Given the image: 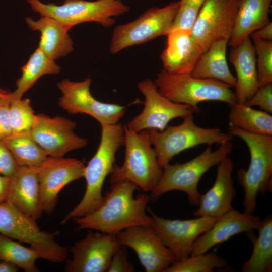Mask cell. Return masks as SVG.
<instances>
[{"label":"cell","mask_w":272,"mask_h":272,"mask_svg":"<svg viewBox=\"0 0 272 272\" xmlns=\"http://www.w3.org/2000/svg\"><path fill=\"white\" fill-rule=\"evenodd\" d=\"M139 188L133 183L120 181L111 185L101 205L91 213L73 219L77 230L91 229L116 235L120 231L135 226L152 227L153 219L146 212L150 200L146 193L133 196Z\"/></svg>","instance_id":"obj_1"},{"label":"cell","mask_w":272,"mask_h":272,"mask_svg":"<svg viewBox=\"0 0 272 272\" xmlns=\"http://www.w3.org/2000/svg\"><path fill=\"white\" fill-rule=\"evenodd\" d=\"M100 125L101 135L99 146L85 167L83 176L86 182L85 193L81 200L61 221L62 224L91 213L103 201L102 187L106 177L113 170L117 150L124 145V132L123 126L119 123Z\"/></svg>","instance_id":"obj_2"},{"label":"cell","mask_w":272,"mask_h":272,"mask_svg":"<svg viewBox=\"0 0 272 272\" xmlns=\"http://www.w3.org/2000/svg\"><path fill=\"white\" fill-rule=\"evenodd\" d=\"M229 132L242 140L248 147L250 161L247 170L240 168L237 181L244 191V212L252 214L260 194L272 189V136L251 133L229 126Z\"/></svg>","instance_id":"obj_3"},{"label":"cell","mask_w":272,"mask_h":272,"mask_svg":"<svg viewBox=\"0 0 272 272\" xmlns=\"http://www.w3.org/2000/svg\"><path fill=\"white\" fill-rule=\"evenodd\" d=\"M125 157L121 166L115 164L111 173V185L123 181L130 182L143 191H152L163 172L150 141L148 130L138 132L123 125Z\"/></svg>","instance_id":"obj_4"},{"label":"cell","mask_w":272,"mask_h":272,"mask_svg":"<svg viewBox=\"0 0 272 272\" xmlns=\"http://www.w3.org/2000/svg\"><path fill=\"white\" fill-rule=\"evenodd\" d=\"M233 147L231 141L221 144L215 151L209 146L199 155L185 163H169L164 166L159 182L151 191L150 200H156L168 192L179 190L187 194L191 205L198 206L200 195L198 190L200 179L211 168L228 157Z\"/></svg>","instance_id":"obj_5"},{"label":"cell","mask_w":272,"mask_h":272,"mask_svg":"<svg viewBox=\"0 0 272 272\" xmlns=\"http://www.w3.org/2000/svg\"><path fill=\"white\" fill-rule=\"evenodd\" d=\"M154 83L162 95L173 102L191 106L197 113L200 111L198 105L202 102H223L229 106L237 102L232 87L215 79L174 74L163 69Z\"/></svg>","instance_id":"obj_6"},{"label":"cell","mask_w":272,"mask_h":272,"mask_svg":"<svg viewBox=\"0 0 272 272\" xmlns=\"http://www.w3.org/2000/svg\"><path fill=\"white\" fill-rule=\"evenodd\" d=\"M176 126H168L162 131L148 129L149 137L156 152L157 160L163 168L181 152L200 145L221 144L230 141L233 136L218 127L206 128L198 126L193 114L183 118Z\"/></svg>","instance_id":"obj_7"},{"label":"cell","mask_w":272,"mask_h":272,"mask_svg":"<svg viewBox=\"0 0 272 272\" xmlns=\"http://www.w3.org/2000/svg\"><path fill=\"white\" fill-rule=\"evenodd\" d=\"M36 221L7 201L0 204V233L30 245L41 258L54 263L64 261L68 252L55 240L59 231H42Z\"/></svg>","instance_id":"obj_8"},{"label":"cell","mask_w":272,"mask_h":272,"mask_svg":"<svg viewBox=\"0 0 272 272\" xmlns=\"http://www.w3.org/2000/svg\"><path fill=\"white\" fill-rule=\"evenodd\" d=\"M33 11L59 21L70 29L80 23L94 22L104 27L115 23L114 17L123 15L129 8L121 0H65L61 5L27 0Z\"/></svg>","instance_id":"obj_9"},{"label":"cell","mask_w":272,"mask_h":272,"mask_svg":"<svg viewBox=\"0 0 272 272\" xmlns=\"http://www.w3.org/2000/svg\"><path fill=\"white\" fill-rule=\"evenodd\" d=\"M179 6V1L162 8L154 7L134 21L117 26L111 37L110 51L115 54L122 50L167 35L170 30Z\"/></svg>","instance_id":"obj_10"},{"label":"cell","mask_w":272,"mask_h":272,"mask_svg":"<svg viewBox=\"0 0 272 272\" xmlns=\"http://www.w3.org/2000/svg\"><path fill=\"white\" fill-rule=\"evenodd\" d=\"M138 87L145 97L144 108L126 124L134 132L148 129L161 131L172 119L197 113L191 106L173 102L162 95L154 82L150 79L142 80Z\"/></svg>","instance_id":"obj_11"},{"label":"cell","mask_w":272,"mask_h":272,"mask_svg":"<svg viewBox=\"0 0 272 272\" xmlns=\"http://www.w3.org/2000/svg\"><path fill=\"white\" fill-rule=\"evenodd\" d=\"M91 81V78H87L80 82L65 79L58 83V88L62 93L59 105L71 114H87L100 124L119 123L126 111V106L97 100L90 91Z\"/></svg>","instance_id":"obj_12"},{"label":"cell","mask_w":272,"mask_h":272,"mask_svg":"<svg viewBox=\"0 0 272 272\" xmlns=\"http://www.w3.org/2000/svg\"><path fill=\"white\" fill-rule=\"evenodd\" d=\"M76 124L66 117H50L43 114L36 115L29 133L48 156L62 157L70 151L82 148L88 144L86 139L74 131Z\"/></svg>","instance_id":"obj_13"},{"label":"cell","mask_w":272,"mask_h":272,"mask_svg":"<svg viewBox=\"0 0 272 272\" xmlns=\"http://www.w3.org/2000/svg\"><path fill=\"white\" fill-rule=\"evenodd\" d=\"M240 0H206L191 29L203 52L215 41L229 40Z\"/></svg>","instance_id":"obj_14"},{"label":"cell","mask_w":272,"mask_h":272,"mask_svg":"<svg viewBox=\"0 0 272 272\" xmlns=\"http://www.w3.org/2000/svg\"><path fill=\"white\" fill-rule=\"evenodd\" d=\"M149 211L154 221L152 228L173 253L177 261L190 255L196 239L208 230L218 218L199 216L187 220H170L158 217L152 211Z\"/></svg>","instance_id":"obj_15"},{"label":"cell","mask_w":272,"mask_h":272,"mask_svg":"<svg viewBox=\"0 0 272 272\" xmlns=\"http://www.w3.org/2000/svg\"><path fill=\"white\" fill-rule=\"evenodd\" d=\"M85 166L84 161L75 158L48 156L36 169L43 212L50 214L53 212L60 191L83 177Z\"/></svg>","instance_id":"obj_16"},{"label":"cell","mask_w":272,"mask_h":272,"mask_svg":"<svg viewBox=\"0 0 272 272\" xmlns=\"http://www.w3.org/2000/svg\"><path fill=\"white\" fill-rule=\"evenodd\" d=\"M116 237L121 246L134 251L147 272H165L177 261L151 227H130L118 232Z\"/></svg>","instance_id":"obj_17"},{"label":"cell","mask_w":272,"mask_h":272,"mask_svg":"<svg viewBox=\"0 0 272 272\" xmlns=\"http://www.w3.org/2000/svg\"><path fill=\"white\" fill-rule=\"evenodd\" d=\"M120 246L116 235L89 232L71 247L72 258L67 260L65 271H107L113 254Z\"/></svg>","instance_id":"obj_18"},{"label":"cell","mask_w":272,"mask_h":272,"mask_svg":"<svg viewBox=\"0 0 272 272\" xmlns=\"http://www.w3.org/2000/svg\"><path fill=\"white\" fill-rule=\"evenodd\" d=\"M261 222L260 217L253 214L241 213L232 208L219 217L213 226L196 239L190 256L207 253L235 235L257 230Z\"/></svg>","instance_id":"obj_19"},{"label":"cell","mask_w":272,"mask_h":272,"mask_svg":"<svg viewBox=\"0 0 272 272\" xmlns=\"http://www.w3.org/2000/svg\"><path fill=\"white\" fill-rule=\"evenodd\" d=\"M233 168V162L229 157L218 164L215 181L208 191L200 194L194 216L219 217L233 208L232 202L236 196L232 177Z\"/></svg>","instance_id":"obj_20"},{"label":"cell","mask_w":272,"mask_h":272,"mask_svg":"<svg viewBox=\"0 0 272 272\" xmlns=\"http://www.w3.org/2000/svg\"><path fill=\"white\" fill-rule=\"evenodd\" d=\"M166 36V46L161 54L164 69L174 74H191L203 53L191 30L177 29Z\"/></svg>","instance_id":"obj_21"},{"label":"cell","mask_w":272,"mask_h":272,"mask_svg":"<svg viewBox=\"0 0 272 272\" xmlns=\"http://www.w3.org/2000/svg\"><path fill=\"white\" fill-rule=\"evenodd\" d=\"M10 186L7 202L35 220L42 209L36 169L17 167L10 177Z\"/></svg>","instance_id":"obj_22"},{"label":"cell","mask_w":272,"mask_h":272,"mask_svg":"<svg viewBox=\"0 0 272 272\" xmlns=\"http://www.w3.org/2000/svg\"><path fill=\"white\" fill-rule=\"evenodd\" d=\"M229 60L236 73V101L245 103L259 88L255 48L250 37L232 47Z\"/></svg>","instance_id":"obj_23"},{"label":"cell","mask_w":272,"mask_h":272,"mask_svg":"<svg viewBox=\"0 0 272 272\" xmlns=\"http://www.w3.org/2000/svg\"><path fill=\"white\" fill-rule=\"evenodd\" d=\"M29 27L41 33L38 48L51 60L65 56L73 50V42L68 31L70 28L57 20L41 16L38 20L25 19Z\"/></svg>","instance_id":"obj_24"},{"label":"cell","mask_w":272,"mask_h":272,"mask_svg":"<svg viewBox=\"0 0 272 272\" xmlns=\"http://www.w3.org/2000/svg\"><path fill=\"white\" fill-rule=\"evenodd\" d=\"M272 0H240L234 25L228 44L232 47L240 43L256 30L269 22Z\"/></svg>","instance_id":"obj_25"},{"label":"cell","mask_w":272,"mask_h":272,"mask_svg":"<svg viewBox=\"0 0 272 272\" xmlns=\"http://www.w3.org/2000/svg\"><path fill=\"white\" fill-rule=\"evenodd\" d=\"M228 42L227 39L214 42L202 54L191 75L196 78L219 80L235 87L236 79L231 72L226 60Z\"/></svg>","instance_id":"obj_26"},{"label":"cell","mask_w":272,"mask_h":272,"mask_svg":"<svg viewBox=\"0 0 272 272\" xmlns=\"http://www.w3.org/2000/svg\"><path fill=\"white\" fill-rule=\"evenodd\" d=\"M257 237H250L253 250L249 258L241 266L243 272H271L272 271V217L261 220Z\"/></svg>","instance_id":"obj_27"},{"label":"cell","mask_w":272,"mask_h":272,"mask_svg":"<svg viewBox=\"0 0 272 272\" xmlns=\"http://www.w3.org/2000/svg\"><path fill=\"white\" fill-rule=\"evenodd\" d=\"M229 107V126L251 133L272 136V116L269 113L256 110L245 103L236 102Z\"/></svg>","instance_id":"obj_28"},{"label":"cell","mask_w":272,"mask_h":272,"mask_svg":"<svg viewBox=\"0 0 272 272\" xmlns=\"http://www.w3.org/2000/svg\"><path fill=\"white\" fill-rule=\"evenodd\" d=\"M21 70L22 75L16 81V89L12 92V99L22 98L23 94L31 88L41 77L45 75L58 74L60 67L38 47Z\"/></svg>","instance_id":"obj_29"},{"label":"cell","mask_w":272,"mask_h":272,"mask_svg":"<svg viewBox=\"0 0 272 272\" xmlns=\"http://www.w3.org/2000/svg\"><path fill=\"white\" fill-rule=\"evenodd\" d=\"M3 141L17 167L37 169L48 157L29 132L12 134Z\"/></svg>","instance_id":"obj_30"},{"label":"cell","mask_w":272,"mask_h":272,"mask_svg":"<svg viewBox=\"0 0 272 272\" xmlns=\"http://www.w3.org/2000/svg\"><path fill=\"white\" fill-rule=\"evenodd\" d=\"M39 258L41 255L36 250L0 233V260L10 262L26 272H38L36 261Z\"/></svg>","instance_id":"obj_31"},{"label":"cell","mask_w":272,"mask_h":272,"mask_svg":"<svg viewBox=\"0 0 272 272\" xmlns=\"http://www.w3.org/2000/svg\"><path fill=\"white\" fill-rule=\"evenodd\" d=\"M227 261L215 252L189 256L177 261L165 272H211L227 265Z\"/></svg>","instance_id":"obj_32"},{"label":"cell","mask_w":272,"mask_h":272,"mask_svg":"<svg viewBox=\"0 0 272 272\" xmlns=\"http://www.w3.org/2000/svg\"><path fill=\"white\" fill-rule=\"evenodd\" d=\"M12 134L29 132L36 114L28 98L12 99L9 105Z\"/></svg>","instance_id":"obj_33"},{"label":"cell","mask_w":272,"mask_h":272,"mask_svg":"<svg viewBox=\"0 0 272 272\" xmlns=\"http://www.w3.org/2000/svg\"><path fill=\"white\" fill-rule=\"evenodd\" d=\"M257 55L259 87L272 83V41L252 39Z\"/></svg>","instance_id":"obj_34"},{"label":"cell","mask_w":272,"mask_h":272,"mask_svg":"<svg viewBox=\"0 0 272 272\" xmlns=\"http://www.w3.org/2000/svg\"><path fill=\"white\" fill-rule=\"evenodd\" d=\"M205 1H179V8L169 33L177 29L191 30Z\"/></svg>","instance_id":"obj_35"},{"label":"cell","mask_w":272,"mask_h":272,"mask_svg":"<svg viewBox=\"0 0 272 272\" xmlns=\"http://www.w3.org/2000/svg\"><path fill=\"white\" fill-rule=\"evenodd\" d=\"M245 104L251 107L258 106L264 111L271 113L272 83L259 87Z\"/></svg>","instance_id":"obj_36"},{"label":"cell","mask_w":272,"mask_h":272,"mask_svg":"<svg viewBox=\"0 0 272 272\" xmlns=\"http://www.w3.org/2000/svg\"><path fill=\"white\" fill-rule=\"evenodd\" d=\"M121 246L113 254L107 270L108 272H132L134 268L128 261L127 255Z\"/></svg>","instance_id":"obj_37"},{"label":"cell","mask_w":272,"mask_h":272,"mask_svg":"<svg viewBox=\"0 0 272 272\" xmlns=\"http://www.w3.org/2000/svg\"><path fill=\"white\" fill-rule=\"evenodd\" d=\"M17 168L11 152L3 141L0 140V174L10 177Z\"/></svg>","instance_id":"obj_38"},{"label":"cell","mask_w":272,"mask_h":272,"mask_svg":"<svg viewBox=\"0 0 272 272\" xmlns=\"http://www.w3.org/2000/svg\"><path fill=\"white\" fill-rule=\"evenodd\" d=\"M9 105L0 106V140L3 141L12 133L9 113Z\"/></svg>","instance_id":"obj_39"},{"label":"cell","mask_w":272,"mask_h":272,"mask_svg":"<svg viewBox=\"0 0 272 272\" xmlns=\"http://www.w3.org/2000/svg\"><path fill=\"white\" fill-rule=\"evenodd\" d=\"M252 39L272 40V23L269 22L264 26L253 32L251 35Z\"/></svg>","instance_id":"obj_40"},{"label":"cell","mask_w":272,"mask_h":272,"mask_svg":"<svg viewBox=\"0 0 272 272\" xmlns=\"http://www.w3.org/2000/svg\"><path fill=\"white\" fill-rule=\"evenodd\" d=\"M10 186V177L0 174V204L7 201Z\"/></svg>","instance_id":"obj_41"},{"label":"cell","mask_w":272,"mask_h":272,"mask_svg":"<svg viewBox=\"0 0 272 272\" xmlns=\"http://www.w3.org/2000/svg\"><path fill=\"white\" fill-rule=\"evenodd\" d=\"M19 268L14 264L3 260H0V272H17Z\"/></svg>","instance_id":"obj_42"},{"label":"cell","mask_w":272,"mask_h":272,"mask_svg":"<svg viewBox=\"0 0 272 272\" xmlns=\"http://www.w3.org/2000/svg\"><path fill=\"white\" fill-rule=\"evenodd\" d=\"M12 92L5 90L0 86V106L9 104L12 99Z\"/></svg>","instance_id":"obj_43"}]
</instances>
